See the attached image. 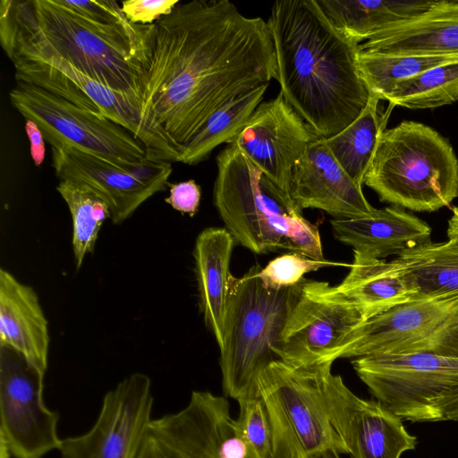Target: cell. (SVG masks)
Here are the masks:
<instances>
[{
  "label": "cell",
  "instance_id": "1",
  "mask_svg": "<svg viewBox=\"0 0 458 458\" xmlns=\"http://www.w3.org/2000/svg\"><path fill=\"white\" fill-rule=\"evenodd\" d=\"M276 77L265 20L228 0L179 2L154 24L145 106L181 152L217 109Z\"/></svg>",
  "mask_w": 458,
  "mask_h": 458
},
{
  "label": "cell",
  "instance_id": "2",
  "mask_svg": "<svg viewBox=\"0 0 458 458\" xmlns=\"http://www.w3.org/2000/svg\"><path fill=\"white\" fill-rule=\"evenodd\" d=\"M267 23L279 93L318 138L345 129L370 98L359 67V46L329 25L313 0L276 1Z\"/></svg>",
  "mask_w": 458,
  "mask_h": 458
},
{
  "label": "cell",
  "instance_id": "3",
  "mask_svg": "<svg viewBox=\"0 0 458 458\" xmlns=\"http://www.w3.org/2000/svg\"><path fill=\"white\" fill-rule=\"evenodd\" d=\"M154 24L98 23L62 0L0 3V42L8 57L14 48L54 53L146 111L145 73Z\"/></svg>",
  "mask_w": 458,
  "mask_h": 458
},
{
  "label": "cell",
  "instance_id": "4",
  "mask_svg": "<svg viewBox=\"0 0 458 458\" xmlns=\"http://www.w3.org/2000/svg\"><path fill=\"white\" fill-rule=\"evenodd\" d=\"M214 205L235 242L261 255L287 250L324 260L318 227L233 144L216 157Z\"/></svg>",
  "mask_w": 458,
  "mask_h": 458
},
{
  "label": "cell",
  "instance_id": "5",
  "mask_svg": "<svg viewBox=\"0 0 458 458\" xmlns=\"http://www.w3.org/2000/svg\"><path fill=\"white\" fill-rule=\"evenodd\" d=\"M364 183L381 201L433 212L458 197V159L437 131L403 121L381 133Z\"/></svg>",
  "mask_w": 458,
  "mask_h": 458
},
{
  "label": "cell",
  "instance_id": "6",
  "mask_svg": "<svg viewBox=\"0 0 458 458\" xmlns=\"http://www.w3.org/2000/svg\"><path fill=\"white\" fill-rule=\"evenodd\" d=\"M252 266L242 277L230 275L220 350L223 389L236 401L258 396V378L272 362L287 319L293 286L267 288Z\"/></svg>",
  "mask_w": 458,
  "mask_h": 458
},
{
  "label": "cell",
  "instance_id": "7",
  "mask_svg": "<svg viewBox=\"0 0 458 458\" xmlns=\"http://www.w3.org/2000/svg\"><path fill=\"white\" fill-rule=\"evenodd\" d=\"M333 361L294 366L277 360L258 378L272 436V458H341L347 449L335 431L324 395Z\"/></svg>",
  "mask_w": 458,
  "mask_h": 458
},
{
  "label": "cell",
  "instance_id": "8",
  "mask_svg": "<svg viewBox=\"0 0 458 458\" xmlns=\"http://www.w3.org/2000/svg\"><path fill=\"white\" fill-rule=\"evenodd\" d=\"M352 367L377 401L403 420H445L442 406L458 388V356L435 352L378 354Z\"/></svg>",
  "mask_w": 458,
  "mask_h": 458
},
{
  "label": "cell",
  "instance_id": "9",
  "mask_svg": "<svg viewBox=\"0 0 458 458\" xmlns=\"http://www.w3.org/2000/svg\"><path fill=\"white\" fill-rule=\"evenodd\" d=\"M411 352L458 356V293L407 301L363 321L339 358Z\"/></svg>",
  "mask_w": 458,
  "mask_h": 458
},
{
  "label": "cell",
  "instance_id": "10",
  "mask_svg": "<svg viewBox=\"0 0 458 458\" xmlns=\"http://www.w3.org/2000/svg\"><path fill=\"white\" fill-rule=\"evenodd\" d=\"M9 98L25 120L38 124L49 144L72 146L122 165L151 158L126 128L38 86L16 81Z\"/></svg>",
  "mask_w": 458,
  "mask_h": 458
},
{
  "label": "cell",
  "instance_id": "11",
  "mask_svg": "<svg viewBox=\"0 0 458 458\" xmlns=\"http://www.w3.org/2000/svg\"><path fill=\"white\" fill-rule=\"evenodd\" d=\"M363 321L337 286L303 278L293 286L278 358L294 366L334 362L346 338Z\"/></svg>",
  "mask_w": 458,
  "mask_h": 458
},
{
  "label": "cell",
  "instance_id": "12",
  "mask_svg": "<svg viewBox=\"0 0 458 458\" xmlns=\"http://www.w3.org/2000/svg\"><path fill=\"white\" fill-rule=\"evenodd\" d=\"M135 458H250L224 396L193 391L182 410L152 419Z\"/></svg>",
  "mask_w": 458,
  "mask_h": 458
},
{
  "label": "cell",
  "instance_id": "13",
  "mask_svg": "<svg viewBox=\"0 0 458 458\" xmlns=\"http://www.w3.org/2000/svg\"><path fill=\"white\" fill-rule=\"evenodd\" d=\"M44 376L20 352L0 346V441L15 458L59 450V414L44 402Z\"/></svg>",
  "mask_w": 458,
  "mask_h": 458
},
{
  "label": "cell",
  "instance_id": "14",
  "mask_svg": "<svg viewBox=\"0 0 458 458\" xmlns=\"http://www.w3.org/2000/svg\"><path fill=\"white\" fill-rule=\"evenodd\" d=\"M151 379L136 372L108 391L91 428L62 440L61 458H135L152 420Z\"/></svg>",
  "mask_w": 458,
  "mask_h": 458
},
{
  "label": "cell",
  "instance_id": "15",
  "mask_svg": "<svg viewBox=\"0 0 458 458\" xmlns=\"http://www.w3.org/2000/svg\"><path fill=\"white\" fill-rule=\"evenodd\" d=\"M323 387L331 422L351 458H401L416 447L400 417L378 401L357 396L331 369Z\"/></svg>",
  "mask_w": 458,
  "mask_h": 458
},
{
  "label": "cell",
  "instance_id": "16",
  "mask_svg": "<svg viewBox=\"0 0 458 458\" xmlns=\"http://www.w3.org/2000/svg\"><path fill=\"white\" fill-rule=\"evenodd\" d=\"M317 138L279 93L274 99L261 102L229 143L235 144L265 176L290 196L293 170Z\"/></svg>",
  "mask_w": 458,
  "mask_h": 458
},
{
  "label": "cell",
  "instance_id": "17",
  "mask_svg": "<svg viewBox=\"0 0 458 458\" xmlns=\"http://www.w3.org/2000/svg\"><path fill=\"white\" fill-rule=\"evenodd\" d=\"M290 196L301 210L317 208L335 218H356L376 208L335 160L324 139L313 140L292 174Z\"/></svg>",
  "mask_w": 458,
  "mask_h": 458
},
{
  "label": "cell",
  "instance_id": "18",
  "mask_svg": "<svg viewBox=\"0 0 458 458\" xmlns=\"http://www.w3.org/2000/svg\"><path fill=\"white\" fill-rule=\"evenodd\" d=\"M51 145L52 165L60 180L86 184L109 206L111 220L120 224L166 184L146 182L131 171V165H118L72 146Z\"/></svg>",
  "mask_w": 458,
  "mask_h": 458
},
{
  "label": "cell",
  "instance_id": "19",
  "mask_svg": "<svg viewBox=\"0 0 458 458\" xmlns=\"http://www.w3.org/2000/svg\"><path fill=\"white\" fill-rule=\"evenodd\" d=\"M334 237L353 252L384 259L430 242L431 228L417 216L396 206L375 209L356 218H333Z\"/></svg>",
  "mask_w": 458,
  "mask_h": 458
},
{
  "label": "cell",
  "instance_id": "20",
  "mask_svg": "<svg viewBox=\"0 0 458 458\" xmlns=\"http://www.w3.org/2000/svg\"><path fill=\"white\" fill-rule=\"evenodd\" d=\"M359 49L386 55H458V1L437 0L422 14L372 35Z\"/></svg>",
  "mask_w": 458,
  "mask_h": 458
},
{
  "label": "cell",
  "instance_id": "21",
  "mask_svg": "<svg viewBox=\"0 0 458 458\" xmlns=\"http://www.w3.org/2000/svg\"><path fill=\"white\" fill-rule=\"evenodd\" d=\"M48 323L35 290L0 269V346L20 352L42 372L47 368Z\"/></svg>",
  "mask_w": 458,
  "mask_h": 458
},
{
  "label": "cell",
  "instance_id": "22",
  "mask_svg": "<svg viewBox=\"0 0 458 458\" xmlns=\"http://www.w3.org/2000/svg\"><path fill=\"white\" fill-rule=\"evenodd\" d=\"M234 243L225 228L208 227L198 235L193 250L200 311L218 347L223 343L229 265Z\"/></svg>",
  "mask_w": 458,
  "mask_h": 458
},
{
  "label": "cell",
  "instance_id": "23",
  "mask_svg": "<svg viewBox=\"0 0 458 458\" xmlns=\"http://www.w3.org/2000/svg\"><path fill=\"white\" fill-rule=\"evenodd\" d=\"M436 2L313 0L327 22L342 38L358 46L389 26L422 14Z\"/></svg>",
  "mask_w": 458,
  "mask_h": 458
},
{
  "label": "cell",
  "instance_id": "24",
  "mask_svg": "<svg viewBox=\"0 0 458 458\" xmlns=\"http://www.w3.org/2000/svg\"><path fill=\"white\" fill-rule=\"evenodd\" d=\"M360 312L364 321L397 305L413 301L400 267L393 259L353 252L350 271L337 285Z\"/></svg>",
  "mask_w": 458,
  "mask_h": 458
},
{
  "label": "cell",
  "instance_id": "25",
  "mask_svg": "<svg viewBox=\"0 0 458 458\" xmlns=\"http://www.w3.org/2000/svg\"><path fill=\"white\" fill-rule=\"evenodd\" d=\"M394 260L413 300L458 293V242H428L403 251Z\"/></svg>",
  "mask_w": 458,
  "mask_h": 458
},
{
  "label": "cell",
  "instance_id": "26",
  "mask_svg": "<svg viewBox=\"0 0 458 458\" xmlns=\"http://www.w3.org/2000/svg\"><path fill=\"white\" fill-rule=\"evenodd\" d=\"M381 99L370 94L362 113L345 129L324 139L335 160L362 187L386 119L378 109Z\"/></svg>",
  "mask_w": 458,
  "mask_h": 458
},
{
  "label": "cell",
  "instance_id": "27",
  "mask_svg": "<svg viewBox=\"0 0 458 458\" xmlns=\"http://www.w3.org/2000/svg\"><path fill=\"white\" fill-rule=\"evenodd\" d=\"M268 84L261 85L217 109L183 146L176 162L193 165L205 160L217 146L229 143L262 102Z\"/></svg>",
  "mask_w": 458,
  "mask_h": 458
},
{
  "label": "cell",
  "instance_id": "28",
  "mask_svg": "<svg viewBox=\"0 0 458 458\" xmlns=\"http://www.w3.org/2000/svg\"><path fill=\"white\" fill-rule=\"evenodd\" d=\"M56 191L65 201L72 221V250L79 269L84 258L94 251L103 223L111 218L107 203L84 183L60 180Z\"/></svg>",
  "mask_w": 458,
  "mask_h": 458
},
{
  "label": "cell",
  "instance_id": "29",
  "mask_svg": "<svg viewBox=\"0 0 458 458\" xmlns=\"http://www.w3.org/2000/svg\"><path fill=\"white\" fill-rule=\"evenodd\" d=\"M458 55H386L360 51L359 67L370 94L386 99L401 81L431 68L456 62Z\"/></svg>",
  "mask_w": 458,
  "mask_h": 458
},
{
  "label": "cell",
  "instance_id": "30",
  "mask_svg": "<svg viewBox=\"0 0 458 458\" xmlns=\"http://www.w3.org/2000/svg\"><path fill=\"white\" fill-rule=\"evenodd\" d=\"M386 100L409 109H433L458 101V61L399 82Z\"/></svg>",
  "mask_w": 458,
  "mask_h": 458
},
{
  "label": "cell",
  "instance_id": "31",
  "mask_svg": "<svg viewBox=\"0 0 458 458\" xmlns=\"http://www.w3.org/2000/svg\"><path fill=\"white\" fill-rule=\"evenodd\" d=\"M236 430L250 458H272L271 428L263 402L259 396L237 400Z\"/></svg>",
  "mask_w": 458,
  "mask_h": 458
},
{
  "label": "cell",
  "instance_id": "32",
  "mask_svg": "<svg viewBox=\"0 0 458 458\" xmlns=\"http://www.w3.org/2000/svg\"><path fill=\"white\" fill-rule=\"evenodd\" d=\"M331 266L350 267L351 264L327 259L317 260L296 252H289L272 259L261 268L258 276L267 288L282 290L296 285L307 273Z\"/></svg>",
  "mask_w": 458,
  "mask_h": 458
},
{
  "label": "cell",
  "instance_id": "33",
  "mask_svg": "<svg viewBox=\"0 0 458 458\" xmlns=\"http://www.w3.org/2000/svg\"><path fill=\"white\" fill-rule=\"evenodd\" d=\"M63 3L83 17L106 25L130 26L121 6L112 0H62ZM135 25V24H134Z\"/></svg>",
  "mask_w": 458,
  "mask_h": 458
},
{
  "label": "cell",
  "instance_id": "34",
  "mask_svg": "<svg viewBox=\"0 0 458 458\" xmlns=\"http://www.w3.org/2000/svg\"><path fill=\"white\" fill-rule=\"evenodd\" d=\"M178 0H126L121 4L129 22L151 25L172 13Z\"/></svg>",
  "mask_w": 458,
  "mask_h": 458
},
{
  "label": "cell",
  "instance_id": "35",
  "mask_svg": "<svg viewBox=\"0 0 458 458\" xmlns=\"http://www.w3.org/2000/svg\"><path fill=\"white\" fill-rule=\"evenodd\" d=\"M201 197L200 187L194 180L170 184L169 196L165 201L174 209L194 216Z\"/></svg>",
  "mask_w": 458,
  "mask_h": 458
},
{
  "label": "cell",
  "instance_id": "36",
  "mask_svg": "<svg viewBox=\"0 0 458 458\" xmlns=\"http://www.w3.org/2000/svg\"><path fill=\"white\" fill-rule=\"evenodd\" d=\"M25 131L30 140V150L36 166H40L45 159L46 146L45 138L37 123L25 120Z\"/></svg>",
  "mask_w": 458,
  "mask_h": 458
},
{
  "label": "cell",
  "instance_id": "37",
  "mask_svg": "<svg viewBox=\"0 0 458 458\" xmlns=\"http://www.w3.org/2000/svg\"><path fill=\"white\" fill-rule=\"evenodd\" d=\"M445 420L458 422V388L448 397L442 406Z\"/></svg>",
  "mask_w": 458,
  "mask_h": 458
},
{
  "label": "cell",
  "instance_id": "38",
  "mask_svg": "<svg viewBox=\"0 0 458 458\" xmlns=\"http://www.w3.org/2000/svg\"><path fill=\"white\" fill-rule=\"evenodd\" d=\"M447 237L449 240L458 242V208H453V215L448 220Z\"/></svg>",
  "mask_w": 458,
  "mask_h": 458
},
{
  "label": "cell",
  "instance_id": "39",
  "mask_svg": "<svg viewBox=\"0 0 458 458\" xmlns=\"http://www.w3.org/2000/svg\"><path fill=\"white\" fill-rule=\"evenodd\" d=\"M11 454L4 443H0V458H10Z\"/></svg>",
  "mask_w": 458,
  "mask_h": 458
}]
</instances>
